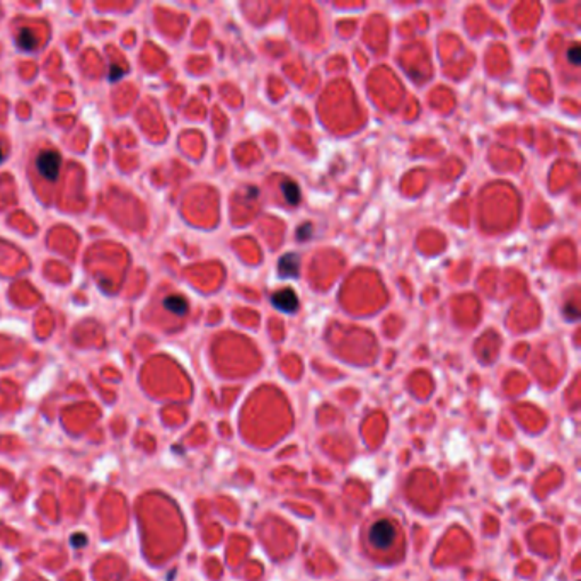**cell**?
Segmentation results:
<instances>
[{
	"label": "cell",
	"mask_w": 581,
	"mask_h": 581,
	"mask_svg": "<svg viewBox=\"0 0 581 581\" xmlns=\"http://www.w3.org/2000/svg\"><path fill=\"white\" fill-rule=\"evenodd\" d=\"M280 275L281 276H297L298 273V256L297 254H285L280 259Z\"/></svg>",
	"instance_id": "obj_4"
},
{
	"label": "cell",
	"mask_w": 581,
	"mask_h": 581,
	"mask_svg": "<svg viewBox=\"0 0 581 581\" xmlns=\"http://www.w3.org/2000/svg\"><path fill=\"white\" fill-rule=\"evenodd\" d=\"M568 58L571 60V64H575V65L580 64V48L576 46V44L568 51Z\"/></svg>",
	"instance_id": "obj_8"
},
{
	"label": "cell",
	"mask_w": 581,
	"mask_h": 581,
	"mask_svg": "<svg viewBox=\"0 0 581 581\" xmlns=\"http://www.w3.org/2000/svg\"><path fill=\"white\" fill-rule=\"evenodd\" d=\"M16 41H17V46L26 51H31L38 46V39H36V36L32 34V31H29V29H21V31L17 32Z\"/></svg>",
	"instance_id": "obj_6"
},
{
	"label": "cell",
	"mask_w": 581,
	"mask_h": 581,
	"mask_svg": "<svg viewBox=\"0 0 581 581\" xmlns=\"http://www.w3.org/2000/svg\"><path fill=\"white\" fill-rule=\"evenodd\" d=\"M36 169H38L39 176L44 177L46 181H57L60 176L62 167V155L57 150L44 149L36 155Z\"/></svg>",
	"instance_id": "obj_1"
},
{
	"label": "cell",
	"mask_w": 581,
	"mask_h": 581,
	"mask_svg": "<svg viewBox=\"0 0 581 581\" xmlns=\"http://www.w3.org/2000/svg\"><path fill=\"white\" fill-rule=\"evenodd\" d=\"M281 191H283L285 199H287L290 205H297V203L300 201V191H298V186L295 183H291V181H285V183L281 184Z\"/></svg>",
	"instance_id": "obj_7"
},
{
	"label": "cell",
	"mask_w": 581,
	"mask_h": 581,
	"mask_svg": "<svg viewBox=\"0 0 581 581\" xmlns=\"http://www.w3.org/2000/svg\"><path fill=\"white\" fill-rule=\"evenodd\" d=\"M164 307L176 316H184L188 312V302L181 295H167L164 298Z\"/></svg>",
	"instance_id": "obj_5"
},
{
	"label": "cell",
	"mask_w": 581,
	"mask_h": 581,
	"mask_svg": "<svg viewBox=\"0 0 581 581\" xmlns=\"http://www.w3.org/2000/svg\"><path fill=\"white\" fill-rule=\"evenodd\" d=\"M123 73H125V70L121 68V66L113 65V66H111V72H109V80H113V82H114V80L120 79V77L123 75Z\"/></svg>",
	"instance_id": "obj_9"
},
{
	"label": "cell",
	"mask_w": 581,
	"mask_h": 581,
	"mask_svg": "<svg viewBox=\"0 0 581 581\" xmlns=\"http://www.w3.org/2000/svg\"><path fill=\"white\" fill-rule=\"evenodd\" d=\"M271 302L273 305L276 307L281 312H295V310L298 309V298L297 295L293 293V290H290V288H283V290L276 291L275 295L271 297Z\"/></svg>",
	"instance_id": "obj_3"
},
{
	"label": "cell",
	"mask_w": 581,
	"mask_h": 581,
	"mask_svg": "<svg viewBox=\"0 0 581 581\" xmlns=\"http://www.w3.org/2000/svg\"><path fill=\"white\" fill-rule=\"evenodd\" d=\"M3 157H5V154H3V145H2V140H0V161H3Z\"/></svg>",
	"instance_id": "obj_12"
},
{
	"label": "cell",
	"mask_w": 581,
	"mask_h": 581,
	"mask_svg": "<svg viewBox=\"0 0 581 581\" xmlns=\"http://www.w3.org/2000/svg\"><path fill=\"white\" fill-rule=\"evenodd\" d=\"M87 544V537L84 534H75L72 537V546L73 547H82V546H86Z\"/></svg>",
	"instance_id": "obj_10"
},
{
	"label": "cell",
	"mask_w": 581,
	"mask_h": 581,
	"mask_svg": "<svg viewBox=\"0 0 581 581\" xmlns=\"http://www.w3.org/2000/svg\"><path fill=\"white\" fill-rule=\"evenodd\" d=\"M300 234H298V239H305L307 235H310V225L307 224V225H303V227H300Z\"/></svg>",
	"instance_id": "obj_11"
},
{
	"label": "cell",
	"mask_w": 581,
	"mask_h": 581,
	"mask_svg": "<svg viewBox=\"0 0 581 581\" xmlns=\"http://www.w3.org/2000/svg\"><path fill=\"white\" fill-rule=\"evenodd\" d=\"M395 539V527L390 520H379L370 527L368 540L377 549H387Z\"/></svg>",
	"instance_id": "obj_2"
}]
</instances>
